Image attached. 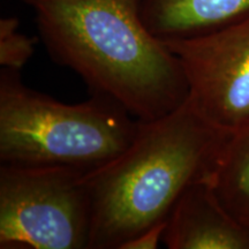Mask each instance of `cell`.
<instances>
[{
    "mask_svg": "<svg viewBox=\"0 0 249 249\" xmlns=\"http://www.w3.org/2000/svg\"><path fill=\"white\" fill-rule=\"evenodd\" d=\"M49 54L93 95L141 121L166 116L188 98L181 66L142 18L143 0H22Z\"/></svg>",
    "mask_w": 249,
    "mask_h": 249,
    "instance_id": "cell-1",
    "label": "cell"
},
{
    "mask_svg": "<svg viewBox=\"0 0 249 249\" xmlns=\"http://www.w3.org/2000/svg\"><path fill=\"white\" fill-rule=\"evenodd\" d=\"M229 138L188 99L166 116L142 121L135 140L117 160L87 176L90 249H121L145 229L167 220L189 186L210 178Z\"/></svg>",
    "mask_w": 249,
    "mask_h": 249,
    "instance_id": "cell-2",
    "label": "cell"
},
{
    "mask_svg": "<svg viewBox=\"0 0 249 249\" xmlns=\"http://www.w3.org/2000/svg\"><path fill=\"white\" fill-rule=\"evenodd\" d=\"M142 121L104 96L66 104L0 71V164L62 166L90 174L117 160Z\"/></svg>",
    "mask_w": 249,
    "mask_h": 249,
    "instance_id": "cell-3",
    "label": "cell"
},
{
    "mask_svg": "<svg viewBox=\"0 0 249 249\" xmlns=\"http://www.w3.org/2000/svg\"><path fill=\"white\" fill-rule=\"evenodd\" d=\"M87 176L71 167L0 165V248L90 249Z\"/></svg>",
    "mask_w": 249,
    "mask_h": 249,
    "instance_id": "cell-4",
    "label": "cell"
},
{
    "mask_svg": "<svg viewBox=\"0 0 249 249\" xmlns=\"http://www.w3.org/2000/svg\"><path fill=\"white\" fill-rule=\"evenodd\" d=\"M163 42L181 66L187 99L208 124L232 135L249 123V12L213 29Z\"/></svg>",
    "mask_w": 249,
    "mask_h": 249,
    "instance_id": "cell-5",
    "label": "cell"
},
{
    "mask_svg": "<svg viewBox=\"0 0 249 249\" xmlns=\"http://www.w3.org/2000/svg\"><path fill=\"white\" fill-rule=\"evenodd\" d=\"M163 244L169 249H249V224L224 207L209 179L201 180L174 204Z\"/></svg>",
    "mask_w": 249,
    "mask_h": 249,
    "instance_id": "cell-6",
    "label": "cell"
},
{
    "mask_svg": "<svg viewBox=\"0 0 249 249\" xmlns=\"http://www.w3.org/2000/svg\"><path fill=\"white\" fill-rule=\"evenodd\" d=\"M249 12V0H143L145 26L161 40L213 29Z\"/></svg>",
    "mask_w": 249,
    "mask_h": 249,
    "instance_id": "cell-7",
    "label": "cell"
},
{
    "mask_svg": "<svg viewBox=\"0 0 249 249\" xmlns=\"http://www.w3.org/2000/svg\"><path fill=\"white\" fill-rule=\"evenodd\" d=\"M209 182L224 207L249 224V123L227 139Z\"/></svg>",
    "mask_w": 249,
    "mask_h": 249,
    "instance_id": "cell-8",
    "label": "cell"
},
{
    "mask_svg": "<svg viewBox=\"0 0 249 249\" xmlns=\"http://www.w3.org/2000/svg\"><path fill=\"white\" fill-rule=\"evenodd\" d=\"M35 52V40L18 30V20L6 17L0 20V65L20 71Z\"/></svg>",
    "mask_w": 249,
    "mask_h": 249,
    "instance_id": "cell-9",
    "label": "cell"
},
{
    "mask_svg": "<svg viewBox=\"0 0 249 249\" xmlns=\"http://www.w3.org/2000/svg\"><path fill=\"white\" fill-rule=\"evenodd\" d=\"M166 220L155 224L139 233L124 244L121 249H156L164 240Z\"/></svg>",
    "mask_w": 249,
    "mask_h": 249,
    "instance_id": "cell-10",
    "label": "cell"
}]
</instances>
